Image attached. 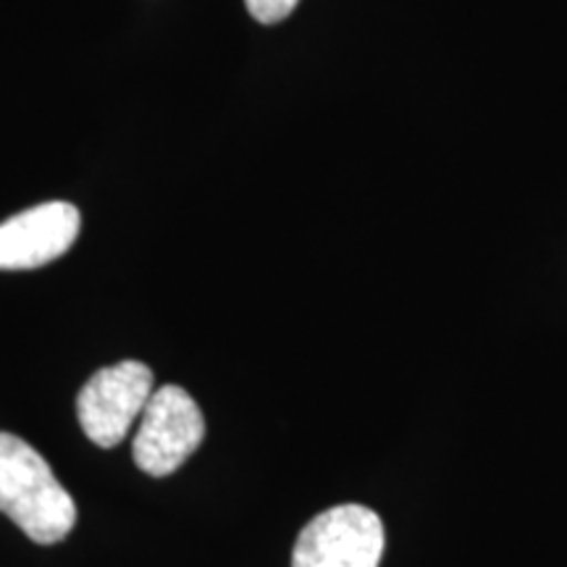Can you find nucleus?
<instances>
[{
	"label": "nucleus",
	"mask_w": 567,
	"mask_h": 567,
	"mask_svg": "<svg viewBox=\"0 0 567 567\" xmlns=\"http://www.w3.org/2000/svg\"><path fill=\"white\" fill-rule=\"evenodd\" d=\"M0 513L38 544H59L76 523L71 494L24 439L0 434Z\"/></svg>",
	"instance_id": "f257e3e1"
},
{
	"label": "nucleus",
	"mask_w": 567,
	"mask_h": 567,
	"mask_svg": "<svg viewBox=\"0 0 567 567\" xmlns=\"http://www.w3.org/2000/svg\"><path fill=\"white\" fill-rule=\"evenodd\" d=\"M205 439V421L182 386H161L147 400L134 436V463L147 476H172Z\"/></svg>",
	"instance_id": "f03ea898"
},
{
	"label": "nucleus",
	"mask_w": 567,
	"mask_h": 567,
	"mask_svg": "<svg viewBox=\"0 0 567 567\" xmlns=\"http://www.w3.org/2000/svg\"><path fill=\"white\" fill-rule=\"evenodd\" d=\"M384 523L363 505H337L302 528L292 567H379Z\"/></svg>",
	"instance_id": "7ed1b4c3"
},
{
	"label": "nucleus",
	"mask_w": 567,
	"mask_h": 567,
	"mask_svg": "<svg viewBox=\"0 0 567 567\" xmlns=\"http://www.w3.org/2000/svg\"><path fill=\"white\" fill-rule=\"evenodd\" d=\"M153 396V371L140 360L101 368L76 396L82 431L97 446L122 444Z\"/></svg>",
	"instance_id": "20e7f679"
},
{
	"label": "nucleus",
	"mask_w": 567,
	"mask_h": 567,
	"mask_svg": "<svg viewBox=\"0 0 567 567\" xmlns=\"http://www.w3.org/2000/svg\"><path fill=\"white\" fill-rule=\"evenodd\" d=\"M82 216L71 203H42L0 224V271L53 264L80 237Z\"/></svg>",
	"instance_id": "39448f33"
},
{
	"label": "nucleus",
	"mask_w": 567,
	"mask_h": 567,
	"mask_svg": "<svg viewBox=\"0 0 567 567\" xmlns=\"http://www.w3.org/2000/svg\"><path fill=\"white\" fill-rule=\"evenodd\" d=\"M247 11L252 13L255 21L260 24H279L297 9L300 0H245Z\"/></svg>",
	"instance_id": "423d86ee"
}]
</instances>
